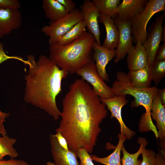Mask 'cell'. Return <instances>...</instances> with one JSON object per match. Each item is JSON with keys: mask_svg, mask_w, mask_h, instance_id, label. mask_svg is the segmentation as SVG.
Returning <instances> with one entry per match:
<instances>
[{"mask_svg": "<svg viewBox=\"0 0 165 165\" xmlns=\"http://www.w3.org/2000/svg\"><path fill=\"white\" fill-rule=\"evenodd\" d=\"M80 9L89 32L93 35L95 41L101 45V32L98 23L100 13L97 8L92 1L85 0L80 6Z\"/></svg>", "mask_w": 165, "mask_h": 165, "instance_id": "10", "label": "cell"}, {"mask_svg": "<svg viewBox=\"0 0 165 165\" xmlns=\"http://www.w3.org/2000/svg\"><path fill=\"white\" fill-rule=\"evenodd\" d=\"M137 142L140 145L139 148L137 152L133 154L127 152L123 145L121 150L123 156L121 159L122 165H140L141 160H138V158L143 150L145 148L148 142L145 138L139 137L138 139Z\"/></svg>", "mask_w": 165, "mask_h": 165, "instance_id": "24", "label": "cell"}, {"mask_svg": "<svg viewBox=\"0 0 165 165\" xmlns=\"http://www.w3.org/2000/svg\"><path fill=\"white\" fill-rule=\"evenodd\" d=\"M83 19L80 10L75 8L63 17L43 26L41 31L49 37V44L52 45L57 43L63 35Z\"/></svg>", "mask_w": 165, "mask_h": 165, "instance_id": "6", "label": "cell"}, {"mask_svg": "<svg viewBox=\"0 0 165 165\" xmlns=\"http://www.w3.org/2000/svg\"><path fill=\"white\" fill-rule=\"evenodd\" d=\"M165 14L158 16L155 22L148 28L147 39L143 45L148 55V65L150 66L155 61L156 54L162 40L165 42V26L163 23Z\"/></svg>", "mask_w": 165, "mask_h": 165, "instance_id": "8", "label": "cell"}, {"mask_svg": "<svg viewBox=\"0 0 165 165\" xmlns=\"http://www.w3.org/2000/svg\"><path fill=\"white\" fill-rule=\"evenodd\" d=\"M42 7L45 16L54 22L65 16L69 12L57 0H43Z\"/></svg>", "mask_w": 165, "mask_h": 165, "instance_id": "20", "label": "cell"}, {"mask_svg": "<svg viewBox=\"0 0 165 165\" xmlns=\"http://www.w3.org/2000/svg\"><path fill=\"white\" fill-rule=\"evenodd\" d=\"M62 103L61 119L56 132L61 133L69 150L76 156L80 148L92 153L101 131L100 125L108 114L105 105L82 79L70 85Z\"/></svg>", "mask_w": 165, "mask_h": 165, "instance_id": "1", "label": "cell"}, {"mask_svg": "<svg viewBox=\"0 0 165 165\" xmlns=\"http://www.w3.org/2000/svg\"><path fill=\"white\" fill-rule=\"evenodd\" d=\"M69 13L75 9L76 5L72 0H57Z\"/></svg>", "mask_w": 165, "mask_h": 165, "instance_id": "33", "label": "cell"}, {"mask_svg": "<svg viewBox=\"0 0 165 165\" xmlns=\"http://www.w3.org/2000/svg\"><path fill=\"white\" fill-rule=\"evenodd\" d=\"M118 143L115 150L111 154L104 157H99L96 155H91L92 159L97 162L106 165H121V152L124 142L127 139L125 136L119 133Z\"/></svg>", "mask_w": 165, "mask_h": 165, "instance_id": "21", "label": "cell"}, {"mask_svg": "<svg viewBox=\"0 0 165 165\" xmlns=\"http://www.w3.org/2000/svg\"><path fill=\"white\" fill-rule=\"evenodd\" d=\"M27 57L29 70L25 77L24 100L57 120L61 112L57 105L56 98L61 92L62 81L68 73L45 55H40L37 62L33 55Z\"/></svg>", "mask_w": 165, "mask_h": 165, "instance_id": "2", "label": "cell"}, {"mask_svg": "<svg viewBox=\"0 0 165 165\" xmlns=\"http://www.w3.org/2000/svg\"><path fill=\"white\" fill-rule=\"evenodd\" d=\"M20 7L18 0H0V9H19Z\"/></svg>", "mask_w": 165, "mask_h": 165, "instance_id": "29", "label": "cell"}, {"mask_svg": "<svg viewBox=\"0 0 165 165\" xmlns=\"http://www.w3.org/2000/svg\"><path fill=\"white\" fill-rule=\"evenodd\" d=\"M0 165H30L23 160H16L11 158L8 160H0Z\"/></svg>", "mask_w": 165, "mask_h": 165, "instance_id": "31", "label": "cell"}, {"mask_svg": "<svg viewBox=\"0 0 165 165\" xmlns=\"http://www.w3.org/2000/svg\"><path fill=\"white\" fill-rule=\"evenodd\" d=\"M148 0H123L119 3L114 20L130 22L145 8Z\"/></svg>", "mask_w": 165, "mask_h": 165, "instance_id": "16", "label": "cell"}, {"mask_svg": "<svg viewBox=\"0 0 165 165\" xmlns=\"http://www.w3.org/2000/svg\"><path fill=\"white\" fill-rule=\"evenodd\" d=\"M75 73L91 84L93 90L100 98L108 99L114 96L112 88L99 75L93 60L85 64Z\"/></svg>", "mask_w": 165, "mask_h": 165, "instance_id": "7", "label": "cell"}, {"mask_svg": "<svg viewBox=\"0 0 165 165\" xmlns=\"http://www.w3.org/2000/svg\"><path fill=\"white\" fill-rule=\"evenodd\" d=\"M165 10V0L148 1L144 9L130 21L133 43L140 41L143 44L147 38L148 22L155 14Z\"/></svg>", "mask_w": 165, "mask_h": 165, "instance_id": "5", "label": "cell"}, {"mask_svg": "<svg viewBox=\"0 0 165 165\" xmlns=\"http://www.w3.org/2000/svg\"><path fill=\"white\" fill-rule=\"evenodd\" d=\"M114 20L119 32V42L115 50L116 56L114 60L115 63H117L124 58L133 45V40L131 34L130 22Z\"/></svg>", "mask_w": 165, "mask_h": 165, "instance_id": "11", "label": "cell"}, {"mask_svg": "<svg viewBox=\"0 0 165 165\" xmlns=\"http://www.w3.org/2000/svg\"><path fill=\"white\" fill-rule=\"evenodd\" d=\"M16 141V139L10 138L7 135L0 136V160L7 156L12 158L18 156V152L13 147Z\"/></svg>", "mask_w": 165, "mask_h": 165, "instance_id": "25", "label": "cell"}, {"mask_svg": "<svg viewBox=\"0 0 165 165\" xmlns=\"http://www.w3.org/2000/svg\"><path fill=\"white\" fill-rule=\"evenodd\" d=\"M157 94L159 95L162 104L165 105V89H159Z\"/></svg>", "mask_w": 165, "mask_h": 165, "instance_id": "36", "label": "cell"}, {"mask_svg": "<svg viewBox=\"0 0 165 165\" xmlns=\"http://www.w3.org/2000/svg\"><path fill=\"white\" fill-rule=\"evenodd\" d=\"M93 50V58L95 61V65L99 75L104 81H108V75L106 66L109 61L116 56L115 50H112L99 45L96 41L94 42Z\"/></svg>", "mask_w": 165, "mask_h": 165, "instance_id": "13", "label": "cell"}, {"mask_svg": "<svg viewBox=\"0 0 165 165\" xmlns=\"http://www.w3.org/2000/svg\"><path fill=\"white\" fill-rule=\"evenodd\" d=\"M46 165H55L54 163L50 162H48L46 163Z\"/></svg>", "mask_w": 165, "mask_h": 165, "instance_id": "37", "label": "cell"}, {"mask_svg": "<svg viewBox=\"0 0 165 165\" xmlns=\"http://www.w3.org/2000/svg\"><path fill=\"white\" fill-rule=\"evenodd\" d=\"M86 25L83 19L63 35L57 43L60 45L71 43L81 38L86 32Z\"/></svg>", "mask_w": 165, "mask_h": 165, "instance_id": "22", "label": "cell"}, {"mask_svg": "<svg viewBox=\"0 0 165 165\" xmlns=\"http://www.w3.org/2000/svg\"><path fill=\"white\" fill-rule=\"evenodd\" d=\"M165 60V42L160 46L156 51L155 60L162 61Z\"/></svg>", "mask_w": 165, "mask_h": 165, "instance_id": "32", "label": "cell"}, {"mask_svg": "<svg viewBox=\"0 0 165 165\" xmlns=\"http://www.w3.org/2000/svg\"><path fill=\"white\" fill-rule=\"evenodd\" d=\"M100 99L111 112V117L115 118L118 121L120 125V134L125 136L127 139H130L135 135L136 133L126 126L123 121L121 114L122 107L128 103L126 95L114 96L110 98Z\"/></svg>", "mask_w": 165, "mask_h": 165, "instance_id": "9", "label": "cell"}, {"mask_svg": "<svg viewBox=\"0 0 165 165\" xmlns=\"http://www.w3.org/2000/svg\"><path fill=\"white\" fill-rule=\"evenodd\" d=\"M95 42L89 32L74 42L64 45L56 43L49 46V58L61 69L71 74L75 73L80 68L93 60L92 50Z\"/></svg>", "mask_w": 165, "mask_h": 165, "instance_id": "3", "label": "cell"}, {"mask_svg": "<svg viewBox=\"0 0 165 165\" xmlns=\"http://www.w3.org/2000/svg\"><path fill=\"white\" fill-rule=\"evenodd\" d=\"M152 75V80L156 86H158L165 76V60L155 61L149 66Z\"/></svg>", "mask_w": 165, "mask_h": 165, "instance_id": "26", "label": "cell"}, {"mask_svg": "<svg viewBox=\"0 0 165 165\" xmlns=\"http://www.w3.org/2000/svg\"><path fill=\"white\" fill-rule=\"evenodd\" d=\"M93 2L100 14L108 16L113 19L118 12L120 0H93Z\"/></svg>", "mask_w": 165, "mask_h": 165, "instance_id": "23", "label": "cell"}, {"mask_svg": "<svg viewBox=\"0 0 165 165\" xmlns=\"http://www.w3.org/2000/svg\"><path fill=\"white\" fill-rule=\"evenodd\" d=\"M3 62L0 59V63ZM10 115L9 113H7L2 112L0 110V136H5L7 135V132L5 128L3 123L6 121V118L8 117Z\"/></svg>", "mask_w": 165, "mask_h": 165, "instance_id": "30", "label": "cell"}, {"mask_svg": "<svg viewBox=\"0 0 165 165\" xmlns=\"http://www.w3.org/2000/svg\"><path fill=\"white\" fill-rule=\"evenodd\" d=\"M156 157V165H165V152L160 151Z\"/></svg>", "mask_w": 165, "mask_h": 165, "instance_id": "35", "label": "cell"}, {"mask_svg": "<svg viewBox=\"0 0 165 165\" xmlns=\"http://www.w3.org/2000/svg\"><path fill=\"white\" fill-rule=\"evenodd\" d=\"M141 154L142 160L140 165H156V153L154 151L145 148Z\"/></svg>", "mask_w": 165, "mask_h": 165, "instance_id": "27", "label": "cell"}, {"mask_svg": "<svg viewBox=\"0 0 165 165\" xmlns=\"http://www.w3.org/2000/svg\"><path fill=\"white\" fill-rule=\"evenodd\" d=\"M98 22L104 24L106 33V38L102 46L111 50H115L118 46L119 32L114 19L100 13Z\"/></svg>", "mask_w": 165, "mask_h": 165, "instance_id": "18", "label": "cell"}, {"mask_svg": "<svg viewBox=\"0 0 165 165\" xmlns=\"http://www.w3.org/2000/svg\"><path fill=\"white\" fill-rule=\"evenodd\" d=\"M125 78L131 85L140 89H146L151 87L152 80L149 66L140 70H129L127 74L125 73Z\"/></svg>", "mask_w": 165, "mask_h": 165, "instance_id": "19", "label": "cell"}, {"mask_svg": "<svg viewBox=\"0 0 165 165\" xmlns=\"http://www.w3.org/2000/svg\"><path fill=\"white\" fill-rule=\"evenodd\" d=\"M125 73L122 71L117 72V80L113 82L111 87L114 96L130 95L133 96L134 99L131 102V107L143 106L145 110V112L142 115L144 120L147 123L152 122V103L159 89L156 86L146 89H140L134 87L128 82L125 78Z\"/></svg>", "mask_w": 165, "mask_h": 165, "instance_id": "4", "label": "cell"}, {"mask_svg": "<svg viewBox=\"0 0 165 165\" xmlns=\"http://www.w3.org/2000/svg\"><path fill=\"white\" fill-rule=\"evenodd\" d=\"M22 20L19 9H0V38L20 28Z\"/></svg>", "mask_w": 165, "mask_h": 165, "instance_id": "14", "label": "cell"}, {"mask_svg": "<svg viewBox=\"0 0 165 165\" xmlns=\"http://www.w3.org/2000/svg\"><path fill=\"white\" fill-rule=\"evenodd\" d=\"M54 134L60 145L65 149L68 150L67 141L61 133L60 132H56V134Z\"/></svg>", "mask_w": 165, "mask_h": 165, "instance_id": "34", "label": "cell"}, {"mask_svg": "<svg viewBox=\"0 0 165 165\" xmlns=\"http://www.w3.org/2000/svg\"><path fill=\"white\" fill-rule=\"evenodd\" d=\"M76 156L80 159V165H94L91 155L84 148H79L77 151Z\"/></svg>", "mask_w": 165, "mask_h": 165, "instance_id": "28", "label": "cell"}, {"mask_svg": "<svg viewBox=\"0 0 165 165\" xmlns=\"http://www.w3.org/2000/svg\"><path fill=\"white\" fill-rule=\"evenodd\" d=\"M127 61L129 70L134 71L145 68L148 65V57L145 49L138 41L129 50Z\"/></svg>", "mask_w": 165, "mask_h": 165, "instance_id": "17", "label": "cell"}, {"mask_svg": "<svg viewBox=\"0 0 165 165\" xmlns=\"http://www.w3.org/2000/svg\"><path fill=\"white\" fill-rule=\"evenodd\" d=\"M151 116L156 123L161 150L165 152V105L161 103L157 93L152 102Z\"/></svg>", "mask_w": 165, "mask_h": 165, "instance_id": "12", "label": "cell"}, {"mask_svg": "<svg viewBox=\"0 0 165 165\" xmlns=\"http://www.w3.org/2000/svg\"><path fill=\"white\" fill-rule=\"evenodd\" d=\"M51 150L55 165H80L75 153L63 148L59 143L54 134H50Z\"/></svg>", "mask_w": 165, "mask_h": 165, "instance_id": "15", "label": "cell"}]
</instances>
